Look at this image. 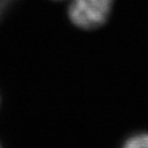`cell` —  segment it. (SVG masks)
Listing matches in <instances>:
<instances>
[{"instance_id":"obj_2","label":"cell","mask_w":148,"mask_h":148,"mask_svg":"<svg viewBox=\"0 0 148 148\" xmlns=\"http://www.w3.org/2000/svg\"><path fill=\"white\" fill-rule=\"evenodd\" d=\"M123 148H148V134L136 135L129 139Z\"/></svg>"},{"instance_id":"obj_1","label":"cell","mask_w":148,"mask_h":148,"mask_svg":"<svg viewBox=\"0 0 148 148\" xmlns=\"http://www.w3.org/2000/svg\"><path fill=\"white\" fill-rule=\"evenodd\" d=\"M113 3L114 0H72L68 16L81 29H95L105 24Z\"/></svg>"}]
</instances>
